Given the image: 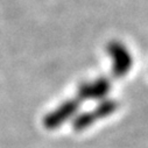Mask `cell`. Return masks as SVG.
<instances>
[{"label":"cell","mask_w":148,"mask_h":148,"mask_svg":"<svg viewBox=\"0 0 148 148\" xmlns=\"http://www.w3.org/2000/svg\"><path fill=\"white\" fill-rule=\"evenodd\" d=\"M110 88V82H107L104 78H100L93 83L84 84L81 88V93L86 97H95V96H101L104 95Z\"/></svg>","instance_id":"7a4b0ae2"},{"label":"cell","mask_w":148,"mask_h":148,"mask_svg":"<svg viewBox=\"0 0 148 148\" xmlns=\"http://www.w3.org/2000/svg\"><path fill=\"white\" fill-rule=\"evenodd\" d=\"M107 53L113 61V73L118 77L125 76L132 68V56L128 49L123 43L113 41L107 45Z\"/></svg>","instance_id":"6da1fadb"}]
</instances>
